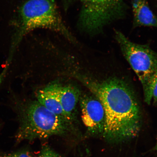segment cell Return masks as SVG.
<instances>
[{
  "instance_id": "6da1fadb",
  "label": "cell",
  "mask_w": 157,
  "mask_h": 157,
  "mask_svg": "<svg viewBox=\"0 0 157 157\" xmlns=\"http://www.w3.org/2000/svg\"><path fill=\"white\" fill-rule=\"evenodd\" d=\"M102 105L105 123L102 136L119 143L136 136L142 124V114L136 97L122 80L111 78L102 81L77 75Z\"/></svg>"
},
{
  "instance_id": "7a4b0ae2",
  "label": "cell",
  "mask_w": 157,
  "mask_h": 157,
  "mask_svg": "<svg viewBox=\"0 0 157 157\" xmlns=\"http://www.w3.org/2000/svg\"><path fill=\"white\" fill-rule=\"evenodd\" d=\"M10 93L9 105L19 123L17 143L54 136L76 140L82 137L77 125L52 112L37 100L23 99L12 90Z\"/></svg>"
},
{
  "instance_id": "3957f363",
  "label": "cell",
  "mask_w": 157,
  "mask_h": 157,
  "mask_svg": "<svg viewBox=\"0 0 157 157\" xmlns=\"http://www.w3.org/2000/svg\"><path fill=\"white\" fill-rule=\"evenodd\" d=\"M115 34L123 56L142 84L145 102L150 105L157 81V52L148 44L133 42L120 31L115 30Z\"/></svg>"
},
{
  "instance_id": "277c9868",
  "label": "cell",
  "mask_w": 157,
  "mask_h": 157,
  "mask_svg": "<svg viewBox=\"0 0 157 157\" xmlns=\"http://www.w3.org/2000/svg\"><path fill=\"white\" fill-rule=\"evenodd\" d=\"M21 14L25 31L36 29H51L75 42L52 0H29L23 6Z\"/></svg>"
},
{
  "instance_id": "5b68a950",
  "label": "cell",
  "mask_w": 157,
  "mask_h": 157,
  "mask_svg": "<svg viewBox=\"0 0 157 157\" xmlns=\"http://www.w3.org/2000/svg\"><path fill=\"white\" fill-rule=\"evenodd\" d=\"M81 14L91 22L103 23L118 18L128 6L124 0H81Z\"/></svg>"
},
{
  "instance_id": "8992f818",
  "label": "cell",
  "mask_w": 157,
  "mask_h": 157,
  "mask_svg": "<svg viewBox=\"0 0 157 157\" xmlns=\"http://www.w3.org/2000/svg\"><path fill=\"white\" fill-rule=\"evenodd\" d=\"M80 105L82 121L87 128L86 135L102 136L105 123V113L101 102L94 95L80 96Z\"/></svg>"
},
{
  "instance_id": "52a82bcc",
  "label": "cell",
  "mask_w": 157,
  "mask_h": 157,
  "mask_svg": "<svg viewBox=\"0 0 157 157\" xmlns=\"http://www.w3.org/2000/svg\"><path fill=\"white\" fill-rule=\"evenodd\" d=\"M61 85L58 82H55L47 85L37 92L36 100L52 112L75 124L68 118L63 109L60 97Z\"/></svg>"
},
{
  "instance_id": "ba28073f",
  "label": "cell",
  "mask_w": 157,
  "mask_h": 157,
  "mask_svg": "<svg viewBox=\"0 0 157 157\" xmlns=\"http://www.w3.org/2000/svg\"><path fill=\"white\" fill-rule=\"evenodd\" d=\"M82 94L80 90L73 84L61 86V104L65 113L70 120L77 124V105Z\"/></svg>"
},
{
  "instance_id": "9c48e42d",
  "label": "cell",
  "mask_w": 157,
  "mask_h": 157,
  "mask_svg": "<svg viewBox=\"0 0 157 157\" xmlns=\"http://www.w3.org/2000/svg\"><path fill=\"white\" fill-rule=\"evenodd\" d=\"M133 27H157V17L149 6L147 0H133Z\"/></svg>"
},
{
  "instance_id": "30bf717a",
  "label": "cell",
  "mask_w": 157,
  "mask_h": 157,
  "mask_svg": "<svg viewBox=\"0 0 157 157\" xmlns=\"http://www.w3.org/2000/svg\"><path fill=\"white\" fill-rule=\"evenodd\" d=\"M0 157H35L31 151L24 149L15 152L0 155Z\"/></svg>"
},
{
  "instance_id": "8fae6325",
  "label": "cell",
  "mask_w": 157,
  "mask_h": 157,
  "mask_svg": "<svg viewBox=\"0 0 157 157\" xmlns=\"http://www.w3.org/2000/svg\"><path fill=\"white\" fill-rule=\"evenodd\" d=\"M38 157H61L48 145H44L41 148Z\"/></svg>"
},
{
  "instance_id": "7c38bea8",
  "label": "cell",
  "mask_w": 157,
  "mask_h": 157,
  "mask_svg": "<svg viewBox=\"0 0 157 157\" xmlns=\"http://www.w3.org/2000/svg\"><path fill=\"white\" fill-rule=\"evenodd\" d=\"M152 99L154 105H157V81L153 90Z\"/></svg>"
},
{
  "instance_id": "4fadbf2b",
  "label": "cell",
  "mask_w": 157,
  "mask_h": 157,
  "mask_svg": "<svg viewBox=\"0 0 157 157\" xmlns=\"http://www.w3.org/2000/svg\"><path fill=\"white\" fill-rule=\"evenodd\" d=\"M155 150L157 151V139L156 144V145L155 147Z\"/></svg>"
},
{
  "instance_id": "5bb4252c",
  "label": "cell",
  "mask_w": 157,
  "mask_h": 157,
  "mask_svg": "<svg viewBox=\"0 0 157 157\" xmlns=\"http://www.w3.org/2000/svg\"><path fill=\"white\" fill-rule=\"evenodd\" d=\"M1 123H0V127H1Z\"/></svg>"
},
{
  "instance_id": "9a60e30c",
  "label": "cell",
  "mask_w": 157,
  "mask_h": 157,
  "mask_svg": "<svg viewBox=\"0 0 157 157\" xmlns=\"http://www.w3.org/2000/svg\"><path fill=\"white\" fill-rule=\"evenodd\" d=\"M155 1L157 3V0H155Z\"/></svg>"
}]
</instances>
